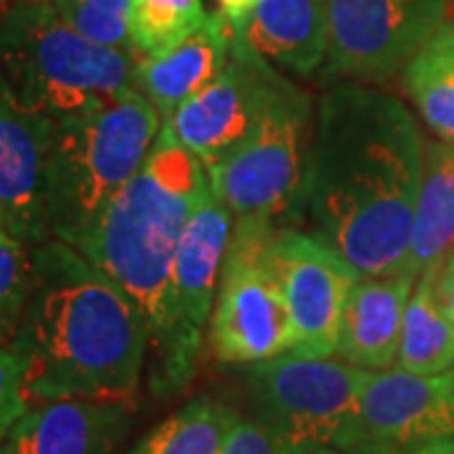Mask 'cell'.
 Wrapping results in <instances>:
<instances>
[{"label":"cell","instance_id":"cell-1","mask_svg":"<svg viewBox=\"0 0 454 454\" xmlns=\"http://www.w3.org/2000/svg\"><path fill=\"white\" fill-rule=\"evenodd\" d=\"M422 164V134L399 98L339 83L318 104L293 215H306L313 235L361 278L402 276Z\"/></svg>","mask_w":454,"mask_h":454},{"label":"cell","instance_id":"cell-2","mask_svg":"<svg viewBox=\"0 0 454 454\" xmlns=\"http://www.w3.org/2000/svg\"><path fill=\"white\" fill-rule=\"evenodd\" d=\"M11 348L26 364L31 404L51 399L131 402L149 351L142 313L76 247H33V286Z\"/></svg>","mask_w":454,"mask_h":454},{"label":"cell","instance_id":"cell-3","mask_svg":"<svg viewBox=\"0 0 454 454\" xmlns=\"http://www.w3.org/2000/svg\"><path fill=\"white\" fill-rule=\"evenodd\" d=\"M207 184L205 164L162 124L145 167L79 250L129 295L149 328V346L162 333L179 240Z\"/></svg>","mask_w":454,"mask_h":454},{"label":"cell","instance_id":"cell-4","mask_svg":"<svg viewBox=\"0 0 454 454\" xmlns=\"http://www.w3.org/2000/svg\"><path fill=\"white\" fill-rule=\"evenodd\" d=\"M160 129V114L137 89L94 112L53 119L49 160L53 240L82 250L114 197L145 167Z\"/></svg>","mask_w":454,"mask_h":454},{"label":"cell","instance_id":"cell-5","mask_svg":"<svg viewBox=\"0 0 454 454\" xmlns=\"http://www.w3.org/2000/svg\"><path fill=\"white\" fill-rule=\"evenodd\" d=\"M131 51L76 33L51 0H20L0 26V89L49 119L94 112L137 89Z\"/></svg>","mask_w":454,"mask_h":454},{"label":"cell","instance_id":"cell-6","mask_svg":"<svg viewBox=\"0 0 454 454\" xmlns=\"http://www.w3.org/2000/svg\"><path fill=\"white\" fill-rule=\"evenodd\" d=\"M316 114L310 98L280 82L255 127L223 160L207 167L215 197L235 220H268L293 215L309 167Z\"/></svg>","mask_w":454,"mask_h":454},{"label":"cell","instance_id":"cell-7","mask_svg":"<svg viewBox=\"0 0 454 454\" xmlns=\"http://www.w3.org/2000/svg\"><path fill=\"white\" fill-rule=\"evenodd\" d=\"M366 376L348 361L286 351L250 364L247 391L258 422L286 447L321 444L348 452Z\"/></svg>","mask_w":454,"mask_h":454},{"label":"cell","instance_id":"cell-8","mask_svg":"<svg viewBox=\"0 0 454 454\" xmlns=\"http://www.w3.org/2000/svg\"><path fill=\"white\" fill-rule=\"evenodd\" d=\"M276 232L268 220H235L210 318V346L225 364H260L293 348L291 313L273 262Z\"/></svg>","mask_w":454,"mask_h":454},{"label":"cell","instance_id":"cell-9","mask_svg":"<svg viewBox=\"0 0 454 454\" xmlns=\"http://www.w3.org/2000/svg\"><path fill=\"white\" fill-rule=\"evenodd\" d=\"M232 212L207 190L197 202L172 265L164 328L149 346L154 351L152 387L157 391L182 389L195 372L202 333L212 318L227 245L232 238Z\"/></svg>","mask_w":454,"mask_h":454},{"label":"cell","instance_id":"cell-10","mask_svg":"<svg viewBox=\"0 0 454 454\" xmlns=\"http://www.w3.org/2000/svg\"><path fill=\"white\" fill-rule=\"evenodd\" d=\"M328 61L356 82H387L447 20V0H325Z\"/></svg>","mask_w":454,"mask_h":454},{"label":"cell","instance_id":"cell-11","mask_svg":"<svg viewBox=\"0 0 454 454\" xmlns=\"http://www.w3.org/2000/svg\"><path fill=\"white\" fill-rule=\"evenodd\" d=\"M273 262L291 313V351L336 356L343 313L361 276L324 240L295 230H278Z\"/></svg>","mask_w":454,"mask_h":454},{"label":"cell","instance_id":"cell-12","mask_svg":"<svg viewBox=\"0 0 454 454\" xmlns=\"http://www.w3.org/2000/svg\"><path fill=\"white\" fill-rule=\"evenodd\" d=\"M444 437H454V372L422 376L399 366L369 372L346 454L369 447L406 452Z\"/></svg>","mask_w":454,"mask_h":454},{"label":"cell","instance_id":"cell-13","mask_svg":"<svg viewBox=\"0 0 454 454\" xmlns=\"http://www.w3.org/2000/svg\"><path fill=\"white\" fill-rule=\"evenodd\" d=\"M283 76L235 38L223 74L167 121L205 169L223 160L255 127Z\"/></svg>","mask_w":454,"mask_h":454},{"label":"cell","instance_id":"cell-14","mask_svg":"<svg viewBox=\"0 0 454 454\" xmlns=\"http://www.w3.org/2000/svg\"><path fill=\"white\" fill-rule=\"evenodd\" d=\"M53 119L0 89V227L28 247L51 240L49 160Z\"/></svg>","mask_w":454,"mask_h":454},{"label":"cell","instance_id":"cell-15","mask_svg":"<svg viewBox=\"0 0 454 454\" xmlns=\"http://www.w3.org/2000/svg\"><path fill=\"white\" fill-rule=\"evenodd\" d=\"M129 402L51 399L26 409L0 454H114L129 432Z\"/></svg>","mask_w":454,"mask_h":454},{"label":"cell","instance_id":"cell-16","mask_svg":"<svg viewBox=\"0 0 454 454\" xmlns=\"http://www.w3.org/2000/svg\"><path fill=\"white\" fill-rule=\"evenodd\" d=\"M235 31L223 13L207 16L177 46L152 59H137V91L157 109L167 124L182 104L212 83L232 56Z\"/></svg>","mask_w":454,"mask_h":454},{"label":"cell","instance_id":"cell-17","mask_svg":"<svg viewBox=\"0 0 454 454\" xmlns=\"http://www.w3.org/2000/svg\"><path fill=\"white\" fill-rule=\"evenodd\" d=\"M417 278H358L340 325L339 356L366 372H384L396 364L409 298Z\"/></svg>","mask_w":454,"mask_h":454},{"label":"cell","instance_id":"cell-18","mask_svg":"<svg viewBox=\"0 0 454 454\" xmlns=\"http://www.w3.org/2000/svg\"><path fill=\"white\" fill-rule=\"evenodd\" d=\"M232 31L265 64L293 74L309 76L328 59L325 0H258Z\"/></svg>","mask_w":454,"mask_h":454},{"label":"cell","instance_id":"cell-19","mask_svg":"<svg viewBox=\"0 0 454 454\" xmlns=\"http://www.w3.org/2000/svg\"><path fill=\"white\" fill-rule=\"evenodd\" d=\"M454 253V145L424 142L422 187L414 212L406 276L437 270Z\"/></svg>","mask_w":454,"mask_h":454},{"label":"cell","instance_id":"cell-20","mask_svg":"<svg viewBox=\"0 0 454 454\" xmlns=\"http://www.w3.org/2000/svg\"><path fill=\"white\" fill-rule=\"evenodd\" d=\"M406 94L424 124L454 145V20H444L404 68Z\"/></svg>","mask_w":454,"mask_h":454},{"label":"cell","instance_id":"cell-21","mask_svg":"<svg viewBox=\"0 0 454 454\" xmlns=\"http://www.w3.org/2000/svg\"><path fill=\"white\" fill-rule=\"evenodd\" d=\"M434 276L437 270H427L417 278L396 356L399 369L422 376L452 372L454 366V321L439 306Z\"/></svg>","mask_w":454,"mask_h":454},{"label":"cell","instance_id":"cell-22","mask_svg":"<svg viewBox=\"0 0 454 454\" xmlns=\"http://www.w3.org/2000/svg\"><path fill=\"white\" fill-rule=\"evenodd\" d=\"M235 419L225 404L197 399L154 427L129 454H220Z\"/></svg>","mask_w":454,"mask_h":454},{"label":"cell","instance_id":"cell-23","mask_svg":"<svg viewBox=\"0 0 454 454\" xmlns=\"http://www.w3.org/2000/svg\"><path fill=\"white\" fill-rule=\"evenodd\" d=\"M205 18L202 0H131L134 59H152L177 46Z\"/></svg>","mask_w":454,"mask_h":454},{"label":"cell","instance_id":"cell-24","mask_svg":"<svg viewBox=\"0 0 454 454\" xmlns=\"http://www.w3.org/2000/svg\"><path fill=\"white\" fill-rule=\"evenodd\" d=\"M33 286V247L0 227V346L16 340Z\"/></svg>","mask_w":454,"mask_h":454},{"label":"cell","instance_id":"cell-25","mask_svg":"<svg viewBox=\"0 0 454 454\" xmlns=\"http://www.w3.org/2000/svg\"><path fill=\"white\" fill-rule=\"evenodd\" d=\"M83 38L106 49L131 51V0H51Z\"/></svg>","mask_w":454,"mask_h":454},{"label":"cell","instance_id":"cell-26","mask_svg":"<svg viewBox=\"0 0 454 454\" xmlns=\"http://www.w3.org/2000/svg\"><path fill=\"white\" fill-rule=\"evenodd\" d=\"M31 406L26 389V364L13 348L0 346V444Z\"/></svg>","mask_w":454,"mask_h":454},{"label":"cell","instance_id":"cell-27","mask_svg":"<svg viewBox=\"0 0 454 454\" xmlns=\"http://www.w3.org/2000/svg\"><path fill=\"white\" fill-rule=\"evenodd\" d=\"M286 442L276 437L265 424L238 417L227 432L220 454H286Z\"/></svg>","mask_w":454,"mask_h":454},{"label":"cell","instance_id":"cell-28","mask_svg":"<svg viewBox=\"0 0 454 454\" xmlns=\"http://www.w3.org/2000/svg\"><path fill=\"white\" fill-rule=\"evenodd\" d=\"M434 293H437L439 306L454 321V253L447 255L444 262L437 268L434 276Z\"/></svg>","mask_w":454,"mask_h":454},{"label":"cell","instance_id":"cell-29","mask_svg":"<svg viewBox=\"0 0 454 454\" xmlns=\"http://www.w3.org/2000/svg\"><path fill=\"white\" fill-rule=\"evenodd\" d=\"M220 3V13L227 18V23L235 28L245 20V16L258 5V0H217Z\"/></svg>","mask_w":454,"mask_h":454},{"label":"cell","instance_id":"cell-30","mask_svg":"<svg viewBox=\"0 0 454 454\" xmlns=\"http://www.w3.org/2000/svg\"><path fill=\"white\" fill-rule=\"evenodd\" d=\"M404 454H454V437L424 442V444H417V447H409Z\"/></svg>","mask_w":454,"mask_h":454},{"label":"cell","instance_id":"cell-31","mask_svg":"<svg viewBox=\"0 0 454 454\" xmlns=\"http://www.w3.org/2000/svg\"><path fill=\"white\" fill-rule=\"evenodd\" d=\"M286 454H346L336 447H321V444H306V447H288Z\"/></svg>","mask_w":454,"mask_h":454},{"label":"cell","instance_id":"cell-32","mask_svg":"<svg viewBox=\"0 0 454 454\" xmlns=\"http://www.w3.org/2000/svg\"><path fill=\"white\" fill-rule=\"evenodd\" d=\"M20 0H0V26L5 23V18L11 16V11L16 8Z\"/></svg>","mask_w":454,"mask_h":454},{"label":"cell","instance_id":"cell-33","mask_svg":"<svg viewBox=\"0 0 454 454\" xmlns=\"http://www.w3.org/2000/svg\"><path fill=\"white\" fill-rule=\"evenodd\" d=\"M356 454H404L402 450H391V447H369V450H361Z\"/></svg>","mask_w":454,"mask_h":454},{"label":"cell","instance_id":"cell-34","mask_svg":"<svg viewBox=\"0 0 454 454\" xmlns=\"http://www.w3.org/2000/svg\"><path fill=\"white\" fill-rule=\"evenodd\" d=\"M447 3H450V5H452V8H454V0H447Z\"/></svg>","mask_w":454,"mask_h":454}]
</instances>
